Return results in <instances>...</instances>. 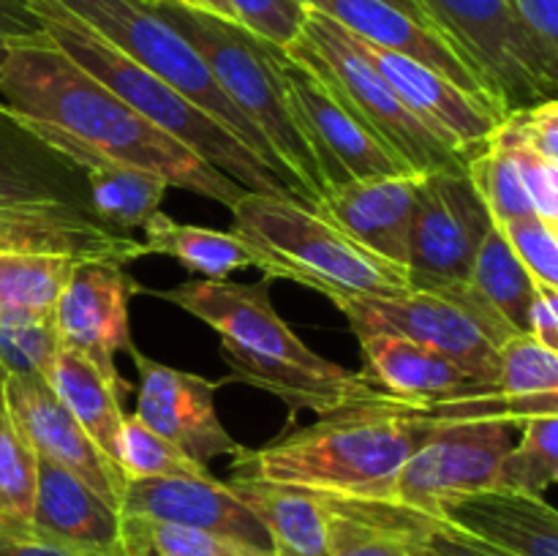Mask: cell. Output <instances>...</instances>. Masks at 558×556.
Segmentation results:
<instances>
[{
  "label": "cell",
  "mask_w": 558,
  "mask_h": 556,
  "mask_svg": "<svg viewBox=\"0 0 558 556\" xmlns=\"http://www.w3.org/2000/svg\"><path fill=\"white\" fill-rule=\"evenodd\" d=\"M456 418H507V409L499 392L425 407L374 390L267 445L240 447L232 469L240 478L298 485L314 494L390 501L403 463L441 423Z\"/></svg>",
  "instance_id": "1"
},
{
  "label": "cell",
  "mask_w": 558,
  "mask_h": 556,
  "mask_svg": "<svg viewBox=\"0 0 558 556\" xmlns=\"http://www.w3.org/2000/svg\"><path fill=\"white\" fill-rule=\"evenodd\" d=\"M0 112L58 129L76 145L145 169L172 189L232 207L243 185L191 147L163 134L96 76L76 65L44 31L9 38L0 60Z\"/></svg>",
  "instance_id": "2"
},
{
  "label": "cell",
  "mask_w": 558,
  "mask_h": 556,
  "mask_svg": "<svg viewBox=\"0 0 558 556\" xmlns=\"http://www.w3.org/2000/svg\"><path fill=\"white\" fill-rule=\"evenodd\" d=\"M270 287V276L256 283L196 278L172 289H145V294H156L213 327L221 338L229 379L276 396L289 418L298 412L327 414L374 392L363 371H349L316 354L283 322Z\"/></svg>",
  "instance_id": "3"
},
{
  "label": "cell",
  "mask_w": 558,
  "mask_h": 556,
  "mask_svg": "<svg viewBox=\"0 0 558 556\" xmlns=\"http://www.w3.org/2000/svg\"><path fill=\"white\" fill-rule=\"evenodd\" d=\"M27 11L38 20L41 31L74 60L76 65L96 76L104 87L123 98L131 109L150 120L163 134L174 136L185 147L221 169L223 174L243 185L245 191H259V194H281L292 196L289 185L256 156L254 150L243 145L232 131L223 129L216 118L196 107L191 98L174 90L156 74L142 69L136 60L120 52L118 47L107 41L101 33L71 14L58 0H25Z\"/></svg>",
  "instance_id": "4"
},
{
  "label": "cell",
  "mask_w": 558,
  "mask_h": 556,
  "mask_svg": "<svg viewBox=\"0 0 558 556\" xmlns=\"http://www.w3.org/2000/svg\"><path fill=\"white\" fill-rule=\"evenodd\" d=\"M229 210L232 232L251 245L256 267L272 281H294L327 300L412 292L403 267L371 254L292 196L243 191Z\"/></svg>",
  "instance_id": "5"
},
{
  "label": "cell",
  "mask_w": 558,
  "mask_h": 556,
  "mask_svg": "<svg viewBox=\"0 0 558 556\" xmlns=\"http://www.w3.org/2000/svg\"><path fill=\"white\" fill-rule=\"evenodd\" d=\"M150 5L202 55L223 96L265 136L298 202L314 210L325 185L283 96L278 74L281 47L238 22L191 9L180 0H150Z\"/></svg>",
  "instance_id": "6"
},
{
  "label": "cell",
  "mask_w": 558,
  "mask_h": 556,
  "mask_svg": "<svg viewBox=\"0 0 558 556\" xmlns=\"http://www.w3.org/2000/svg\"><path fill=\"white\" fill-rule=\"evenodd\" d=\"M283 55L316 76L412 172L466 167L469 158L441 142L403 107L357 38L330 16L305 9L303 25L283 47Z\"/></svg>",
  "instance_id": "7"
},
{
  "label": "cell",
  "mask_w": 558,
  "mask_h": 556,
  "mask_svg": "<svg viewBox=\"0 0 558 556\" xmlns=\"http://www.w3.org/2000/svg\"><path fill=\"white\" fill-rule=\"evenodd\" d=\"M357 338L398 336L428 347L496 387L499 349L512 330L469 283L412 289L396 298H336Z\"/></svg>",
  "instance_id": "8"
},
{
  "label": "cell",
  "mask_w": 558,
  "mask_h": 556,
  "mask_svg": "<svg viewBox=\"0 0 558 556\" xmlns=\"http://www.w3.org/2000/svg\"><path fill=\"white\" fill-rule=\"evenodd\" d=\"M58 3L80 16L93 31L101 33L112 47L136 60L142 69L156 74L158 80L191 98L196 107L205 109L210 118H216L223 129L232 131L248 150H254L283 180L265 136L223 96L202 55L153 9L150 0H58Z\"/></svg>",
  "instance_id": "9"
},
{
  "label": "cell",
  "mask_w": 558,
  "mask_h": 556,
  "mask_svg": "<svg viewBox=\"0 0 558 556\" xmlns=\"http://www.w3.org/2000/svg\"><path fill=\"white\" fill-rule=\"evenodd\" d=\"M428 25L461 55L485 90L510 112L556 98L558 69L512 0H414Z\"/></svg>",
  "instance_id": "10"
},
{
  "label": "cell",
  "mask_w": 558,
  "mask_h": 556,
  "mask_svg": "<svg viewBox=\"0 0 558 556\" xmlns=\"http://www.w3.org/2000/svg\"><path fill=\"white\" fill-rule=\"evenodd\" d=\"M518 425L505 418H456L441 423L409 458L392 485L390 505L439 521L441 507L496 488L499 467Z\"/></svg>",
  "instance_id": "11"
},
{
  "label": "cell",
  "mask_w": 558,
  "mask_h": 556,
  "mask_svg": "<svg viewBox=\"0 0 558 556\" xmlns=\"http://www.w3.org/2000/svg\"><path fill=\"white\" fill-rule=\"evenodd\" d=\"M494 227L466 167L434 169L423 174L414 202L409 240L412 289L458 287L469 281L480 243Z\"/></svg>",
  "instance_id": "12"
},
{
  "label": "cell",
  "mask_w": 558,
  "mask_h": 556,
  "mask_svg": "<svg viewBox=\"0 0 558 556\" xmlns=\"http://www.w3.org/2000/svg\"><path fill=\"white\" fill-rule=\"evenodd\" d=\"M278 74L289 112L308 145L325 191L347 180L412 172L316 76L292 63L283 49L278 55Z\"/></svg>",
  "instance_id": "13"
},
{
  "label": "cell",
  "mask_w": 558,
  "mask_h": 556,
  "mask_svg": "<svg viewBox=\"0 0 558 556\" xmlns=\"http://www.w3.org/2000/svg\"><path fill=\"white\" fill-rule=\"evenodd\" d=\"M145 289L118 262H76L52 311L60 347L85 354L104 376L125 385L118 374V354L134 349L131 300Z\"/></svg>",
  "instance_id": "14"
},
{
  "label": "cell",
  "mask_w": 558,
  "mask_h": 556,
  "mask_svg": "<svg viewBox=\"0 0 558 556\" xmlns=\"http://www.w3.org/2000/svg\"><path fill=\"white\" fill-rule=\"evenodd\" d=\"M129 354L136 368V403L131 412L136 420L202 467L216 458L234 456L243 447L223 428L216 409V392L229 376L210 382L191 371L158 363L136 347Z\"/></svg>",
  "instance_id": "15"
},
{
  "label": "cell",
  "mask_w": 558,
  "mask_h": 556,
  "mask_svg": "<svg viewBox=\"0 0 558 556\" xmlns=\"http://www.w3.org/2000/svg\"><path fill=\"white\" fill-rule=\"evenodd\" d=\"M357 38V36H354ZM363 52L376 65L387 85L392 87L403 107L420 120L428 131H434L441 142L456 147L461 156L472 158L490 142L499 129L507 109L488 96H477L430 65L396 52V49L376 47V44L357 38Z\"/></svg>",
  "instance_id": "16"
},
{
  "label": "cell",
  "mask_w": 558,
  "mask_h": 556,
  "mask_svg": "<svg viewBox=\"0 0 558 556\" xmlns=\"http://www.w3.org/2000/svg\"><path fill=\"white\" fill-rule=\"evenodd\" d=\"M5 414L38 458L58 463L120 510L125 474L60 403L44 376H5Z\"/></svg>",
  "instance_id": "17"
},
{
  "label": "cell",
  "mask_w": 558,
  "mask_h": 556,
  "mask_svg": "<svg viewBox=\"0 0 558 556\" xmlns=\"http://www.w3.org/2000/svg\"><path fill=\"white\" fill-rule=\"evenodd\" d=\"M425 172H398L381 178L347 180L316 200L314 213L343 234L407 270L414 202Z\"/></svg>",
  "instance_id": "18"
},
{
  "label": "cell",
  "mask_w": 558,
  "mask_h": 556,
  "mask_svg": "<svg viewBox=\"0 0 558 556\" xmlns=\"http://www.w3.org/2000/svg\"><path fill=\"white\" fill-rule=\"evenodd\" d=\"M120 516L180 523L240 540L270 551L267 534L254 512L218 478H136L125 480ZM272 556V554H270Z\"/></svg>",
  "instance_id": "19"
},
{
  "label": "cell",
  "mask_w": 558,
  "mask_h": 556,
  "mask_svg": "<svg viewBox=\"0 0 558 556\" xmlns=\"http://www.w3.org/2000/svg\"><path fill=\"white\" fill-rule=\"evenodd\" d=\"M439 523L510 556H558V512L545 496L488 488L441 507Z\"/></svg>",
  "instance_id": "20"
},
{
  "label": "cell",
  "mask_w": 558,
  "mask_h": 556,
  "mask_svg": "<svg viewBox=\"0 0 558 556\" xmlns=\"http://www.w3.org/2000/svg\"><path fill=\"white\" fill-rule=\"evenodd\" d=\"M0 254H52L129 265L147 251L129 234L71 207H0Z\"/></svg>",
  "instance_id": "21"
},
{
  "label": "cell",
  "mask_w": 558,
  "mask_h": 556,
  "mask_svg": "<svg viewBox=\"0 0 558 556\" xmlns=\"http://www.w3.org/2000/svg\"><path fill=\"white\" fill-rule=\"evenodd\" d=\"M357 341L365 363L363 376L385 396L436 407L496 392L494 385L480 382L450 358L407 338L363 336Z\"/></svg>",
  "instance_id": "22"
},
{
  "label": "cell",
  "mask_w": 558,
  "mask_h": 556,
  "mask_svg": "<svg viewBox=\"0 0 558 556\" xmlns=\"http://www.w3.org/2000/svg\"><path fill=\"white\" fill-rule=\"evenodd\" d=\"M300 3L305 9L330 16L332 22L347 27L352 36L363 38V41L396 49V52H403L409 58L420 60V63L430 65V69L445 74L447 80L456 82L463 90L494 98L485 90L483 82L477 80V74L469 69L466 60L439 33L414 22L412 16L403 14L401 9H396L387 0H300Z\"/></svg>",
  "instance_id": "23"
},
{
  "label": "cell",
  "mask_w": 558,
  "mask_h": 556,
  "mask_svg": "<svg viewBox=\"0 0 558 556\" xmlns=\"http://www.w3.org/2000/svg\"><path fill=\"white\" fill-rule=\"evenodd\" d=\"M38 458V456H36ZM33 527L104 556H120V510L58 463L36 461Z\"/></svg>",
  "instance_id": "24"
},
{
  "label": "cell",
  "mask_w": 558,
  "mask_h": 556,
  "mask_svg": "<svg viewBox=\"0 0 558 556\" xmlns=\"http://www.w3.org/2000/svg\"><path fill=\"white\" fill-rule=\"evenodd\" d=\"M0 207H71L90 216L80 174L0 114Z\"/></svg>",
  "instance_id": "25"
},
{
  "label": "cell",
  "mask_w": 558,
  "mask_h": 556,
  "mask_svg": "<svg viewBox=\"0 0 558 556\" xmlns=\"http://www.w3.org/2000/svg\"><path fill=\"white\" fill-rule=\"evenodd\" d=\"M316 496L327 510V556H417L428 516L390 501Z\"/></svg>",
  "instance_id": "26"
},
{
  "label": "cell",
  "mask_w": 558,
  "mask_h": 556,
  "mask_svg": "<svg viewBox=\"0 0 558 556\" xmlns=\"http://www.w3.org/2000/svg\"><path fill=\"white\" fill-rule=\"evenodd\" d=\"M227 485L262 523L272 556H327V510L314 491L240 474Z\"/></svg>",
  "instance_id": "27"
},
{
  "label": "cell",
  "mask_w": 558,
  "mask_h": 556,
  "mask_svg": "<svg viewBox=\"0 0 558 556\" xmlns=\"http://www.w3.org/2000/svg\"><path fill=\"white\" fill-rule=\"evenodd\" d=\"M44 379L60 403L74 414L76 423L87 431V436L112 458L114 436L125 418L123 396L131 390L129 382L118 385L104 376L93 360L65 347L58 349Z\"/></svg>",
  "instance_id": "28"
},
{
  "label": "cell",
  "mask_w": 558,
  "mask_h": 556,
  "mask_svg": "<svg viewBox=\"0 0 558 556\" xmlns=\"http://www.w3.org/2000/svg\"><path fill=\"white\" fill-rule=\"evenodd\" d=\"M145 251L161 256H172L185 270L196 273L207 281H223L243 267H256V256L245 240L229 229L196 227V223H180L167 213H153L145 223Z\"/></svg>",
  "instance_id": "29"
},
{
  "label": "cell",
  "mask_w": 558,
  "mask_h": 556,
  "mask_svg": "<svg viewBox=\"0 0 558 556\" xmlns=\"http://www.w3.org/2000/svg\"><path fill=\"white\" fill-rule=\"evenodd\" d=\"M496 392L523 423L537 414H558V352L526 333H512L499 349Z\"/></svg>",
  "instance_id": "30"
},
{
  "label": "cell",
  "mask_w": 558,
  "mask_h": 556,
  "mask_svg": "<svg viewBox=\"0 0 558 556\" xmlns=\"http://www.w3.org/2000/svg\"><path fill=\"white\" fill-rule=\"evenodd\" d=\"M466 283L507 322L512 333H526V311L537 292V281L512 254L496 223L480 243Z\"/></svg>",
  "instance_id": "31"
},
{
  "label": "cell",
  "mask_w": 558,
  "mask_h": 556,
  "mask_svg": "<svg viewBox=\"0 0 558 556\" xmlns=\"http://www.w3.org/2000/svg\"><path fill=\"white\" fill-rule=\"evenodd\" d=\"M76 259L52 254H0V316H49Z\"/></svg>",
  "instance_id": "32"
},
{
  "label": "cell",
  "mask_w": 558,
  "mask_h": 556,
  "mask_svg": "<svg viewBox=\"0 0 558 556\" xmlns=\"http://www.w3.org/2000/svg\"><path fill=\"white\" fill-rule=\"evenodd\" d=\"M120 556H270V551L205 529L120 516Z\"/></svg>",
  "instance_id": "33"
},
{
  "label": "cell",
  "mask_w": 558,
  "mask_h": 556,
  "mask_svg": "<svg viewBox=\"0 0 558 556\" xmlns=\"http://www.w3.org/2000/svg\"><path fill=\"white\" fill-rule=\"evenodd\" d=\"M558 480V414H537L518 423V439L499 467L496 488L543 496Z\"/></svg>",
  "instance_id": "34"
},
{
  "label": "cell",
  "mask_w": 558,
  "mask_h": 556,
  "mask_svg": "<svg viewBox=\"0 0 558 556\" xmlns=\"http://www.w3.org/2000/svg\"><path fill=\"white\" fill-rule=\"evenodd\" d=\"M114 463L125 480L136 478H213L210 469L185 456L180 447L147 428L134 414H125L114 436Z\"/></svg>",
  "instance_id": "35"
},
{
  "label": "cell",
  "mask_w": 558,
  "mask_h": 556,
  "mask_svg": "<svg viewBox=\"0 0 558 556\" xmlns=\"http://www.w3.org/2000/svg\"><path fill=\"white\" fill-rule=\"evenodd\" d=\"M466 172L496 227H505L515 218L534 216L515 158L505 147L488 142L483 150L469 158Z\"/></svg>",
  "instance_id": "36"
},
{
  "label": "cell",
  "mask_w": 558,
  "mask_h": 556,
  "mask_svg": "<svg viewBox=\"0 0 558 556\" xmlns=\"http://www.w3.org/2000/svg\"><path fill=\"white\" fill-rule=\"evenodd\" d=\"M60 341L49 316H0V368L5 376H47Z\"/></svg>",
  "instance_id": "37"
},
{
  "label": "cell",
  "mask_w": 558,
  "mask_h": 556,
  "mask_svg": "<svg viewBox=\"0 0 558 556\" xmlns=\"http://www.w3.org/2000/svg\"><path fill=\"white\" fill-rule=\"evenodd\" d=\"M36 452L9 414H0V516L31 518L36 499Z\"/></svg>",
  "instance_id": "38"
},
{
  "label": "cell",
  "mask_w": 558,
  "mask_h": 556,
  "mask_svg": "<svg viewBox=\"0 0 558 556\" xmlns=\"http://www.w3.org/2000/svg\"><path fill=\"white\" fill-rule=\"evenodd\" d=\"M499 229L537 287L558 289V227L539 216H523Z\"/></svg>",
  "instance_id": "39"
},
{
  "label": "cell",
  "mask_w": 558,
  "mask_h": 556,
  "mask_svg": "<svg viewBox=\"0 0 558 556\" xmlns=\"http://www.w3.org/2000/svg\"><path fill=\"white\" fill-rule=\"evenodd\" d=\"M494 136L501 142L529 147L548 161H558V101L545 98V101L529 104V107L510 109L501 118Z\"/></svg>",
  "instance_id": "40"
},
{
  "label": "cell",
  "mask_w": 558,
  "mask_h": 556,
  "mask_svg": "<svg viewBox=\"0 0 558 556\" xmlns=\"http://www.w3.org/2000/svg\"><path fill=\"white\" fill-rule=\"evenodd\" d=\"M227 3L238 16V25L281 49L298 36L305 20V5L300 0H227Z\"/></svg>",
  "instance_id": "41"
},
{
  "label": "cell",
  "mask_w": 558,
  "mask_h": 556,
  "mask_svg": "<svg viewBox=\"0 0 558 556\" xmlns=\"http://www.w3.org/2000/svg\"><path fill=\"white\" fill-rule=\"evenodd\" d=\"M490 142L505 147V150L515 158L518 172H521L523 189H526L529 202H532L534 216H539L543 221L558 227V161H548V158L537 156V153L529 150V147L501 142L496 140V136H490Z\"/></svg>",
  "instance_id": "42"
},
{
  "label": "cell",
  "mask_w": 558,
  "mask_h": 556,
  "mask_svg": "<svg viewBox=\"0 0 558 556\" xmlns=\"http://www.w3.org/2000/svg\"><path fill=\"white\" fill-rule=\"evenodd\" d=\"M0 556H104L52 537L33 527L31 518L0 516Z\"/></svg>",
  "instance_id": "43"
},
{
  "label": "cell",
  "mask_w": 558,
  "mask_h": 556,
  "mask_svg": "<svg viewBox=\"0 0 558 556\" xmlns=\"http://www.w3.org/2000/svg\"><path fill=\"white\" fill-rule=\"evenodd\" d=\"M518 16L558 69V0H512Z\"/></svg>",
  "instance_id": "44"
},
{
  "label": "cell",
  "mask_w": 558,
  "mask_h": 556,
  "mask_svg": "<svg viewBox=\"0 0 558 556\" xmlns=\"http://www.w3.org/2000/svg\"><path fill=\"white\" fill-rule=\"evenodd\" d=\"M420 554L423 556H510L501 551L488 548L483 543L463 537V534L452 532L445 523L428 518L423 534H420Z\"/></svg>",
  "instance_id": "45"
},
{
  "label": "cell",
  "mask_w": 558,
  "mask_h": 556,
  "mask_svg": "<svg viewBox=\"0 0 558 556\" xmlns=\"http://www.w3.org/2000/svg\"><path fill=\"white\" fill-rule=\"evenodd\" d=\"M526 336L558 352V289L537 287L526 311Z\"/></svg>",
  "instance_id": "46"
},
{
  "label": "cell",
  "mask_w": 558,
  "mask_h": 556,
  "mask_svg": "<svg viewBox=\"0 0 558 556\" xmlns=\"http://www.w3.org/2000/svg\"><path fill=\"white\" fill-rule=\"evenodd\" d=\"M41 31L36 16L25 9L16 0H0V33L9 38L20 36H33V33Z\"/></svg>",
  "instance_id": "47"
},
{
  "label": "cell",
  "mask_w": 558,
  "mask_h": 556,
  "mask_svg": "<svg viewBox=\"0 0 558 556\" xmlns=\"http://www.w3.org/2000/svg\"><path fill=\"white\" fill-rule=\"evenodd\" d=\"M180 3L191 5V9L207 11V14H213V16H221V20L238 22V16H234L232 5H229L227 0H180Z\"/></svg>",
  "instance_id": "48"
},
{
  "label": "cell",
  "mask_w": 558,
  "mask_h": 556,
  "mask_svg": "<svg viewBox=\"0 0 558 556\" xmlns=\"http://www.w3.org/2000/svg\"><path fill=\"white\" fill-rule=\"evenodd\" d=\"M387 3H392V5H396V9H401L403 14H409L414 22H420V25L430 27L428 20H425V14H423V11H420V5L414 3V0H387ZM430 31H434V27H430Z\"/></svg>",
  "instance_id": "49"
},
{
  "label": "cell",
  "mask_w": 558,
  "mask_h": 556,
  "mask_svg": "<svg viewBox=\"0 0 558 556\" xmlns=\"http://www.w3.org/2000/svg\"><path fill=\"white\" fill-rule=\"evenodd\" d=\"M3 382H5V374H3V368H0V414H5V396H3Z\"/></svg>",
  "instance_id": "50"
},
{
  "label": "cell",
  "mask_w": 558,
  "mask_h": 556,
  "mask_svg": "<svg viewBox=\"0 0 558 556\" xmlns=\"http://www.w3.org/2000/svg\"><path fill=\"white\" fill-rule=\"evenodd\" d=\"M5 47H9V36H3V33H0V60L5 58Z\"/></svg>",
  "instance_id": "51"
},
{
  "label": "cell",
  "mask_w": 558,
  "mask_h": 556,
  "mask_svg": "<svg viewBox=\"0 0 558 556\" xmlns=\"http://www.w3.org/2000/svg\"><path fill=\"white\" fill-rule=\"evenodd\" d=\"M16 3H22V5H25V0H16ZM25 9H27V5H25Z\"/></svg>",
  "instance_id": "52"
},
{
  "label": "cell",
  "mask_w": 558,
  "mask_h": 556,
  "mask_svg": "<svg viewBox=\"0 0 558 556\" xmlns=\"http://www.w3.org/2000/svg\"><path fill=\"white\" fill-rule=\"evenodd\" d=\"M417 556H423V554H420V548H417Z\"/></svg>",
  "instance_id": "53"
}]
</instances>
